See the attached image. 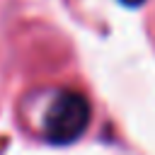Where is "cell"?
Instances as JSON below:
<instances>
[{
	"label": "cell",
	"instance_id": "1",
	"mask_svg": "<svg viewBox=\"0 0 155 155\" xmlns=\"http://www.w3.org/2000/svg\"><path fill=\"white\" fill-rule=\"evenodd\" d=\"M153 36H155V12H153Z\"/></svg>",
	"mask_w": 155,
	"mask_h": 155
}]
</instances>
